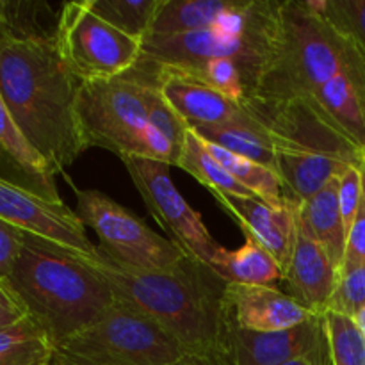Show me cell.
I'll list each match as a JSON object with an SVG mask.
<instances>
[{
    "label": "cell",
    "mask_w": 365,
    "mask_h": 365,
    "mask_svg": "<svg viewBox=\"0 0 365 365\" xmlns=\"http://www.w3.org/2000/svg\"><path fill=\"white\" fill-rule=\"evenodd\" d=\"M0 178L48 202H63L56 173L31 145L0 98Z\"/></svg>",
    "instance_id": "cell-17"
},
{
    "label": "cell",
    "mask_w": 365,
    "mask_h": 365,
    "mask_svg": "<svg viewBox=\"0 0 365 365\" xmlns=\"http://www.w3.org/2000/svg\"><path fill=\"white\" fill-rule=\"evenodd\" d=\"M121 160L146 209L171 235V241L189 259L212 267L223 246L209 234L202 216L180 195L170 175L171 166L143 157H123Z\"/></svg>",
    "instance_id": "cell-10"
},
{
    "label": "cell",
    "mask_w": 365,
    "mask_h": 365,
    "mask_svg": "<svg viewBox=\"0 0 365 365\" xmlns=\"http://www.w3.org/2000/svg\"><path fill=\"white\" fill-rule=\"evenodd\" d=\"M248 113V110H246ZM198 138L203 141L212 143L234 155L245 157L257 164L269 168L274 171V148L267 135L266 128L248 114V118L232 123L214 125V127L195 128Z\"/></svg>",
    "instance_id": "cell-20"
},
{
    "label": "cell",
    "mask_w": 365,
    "mask_h": 365,
    "mask_svg": "<svg viewBox=\"0 0 365 365\" xmlns=\"http://www.w3.org/2000/svg\"><path fill=\"white\" fill-rule=\"evenodd\" d=\"M298 228L319 242L341 271L346 253V230L339 209V178L296 205Z\"/></svg>",
    "instance_id": "cell-18"
},
{
    "label": "cell",
    "mask_w": 365,
    "mask_h": 365,
    "mask_svg": "<svg viewBox=\"0 0 365 365\" xmlns=\"http://www.w3.org/2000/svg\"><path fill=\"white\" fill-rule=\"evenodd\" d=\"M225 307L232 327L246 331H280L314 316L287 292L266 285L228 284Z\"/></svg>",
    "instance_id": "cell-15"
},
{
    "label": "cell",
    "mask_w": 365,
    "mask_h": 365,
    "mask_svg": "<svg viewBox=\"0 0 365 365\" xmlns=\"http://www.w3.org/2000/svg\"><path fill=\"white\" fill-rule=\"evenodd\" d=\"M43 4L36 2H13V0H0V52L4 46L14 39L41 38L53 36L43 31L38 24V13Z\"/></svg>",
    "instance_id": "cell-27"
},
{
    "label": "cell",
    "mask_w": 365,
    "mask_h": 365,
    "mask_svg": "<svg viewBox=\"0 0 365 365\" xmlns=\"http://www.w3.org/2000/svg\"><path fill=\"white\" fill-rule=\"evenodd\" d=\"M53 39L61 59L81 82L120 77L141 59V41L96 16L86 0L63 4Z\"/></svg>",
    "instance_id": "cell-8"
},
{
    "label": "cell",
    "mask_w": 365,
    "mask_h": 365,
    "mask_svg": "<svg viewBox=\"0 0 365 365\" xmlns=\"http://www.w3.org/2000/svg\"><path fill=\"white\" fill-rule=\"evenodd\" d=\"M185 73L200 78L207 86H210L217 93L225 95L227 98L234 100V102H242L246 98V89L245 82H242L241 70H239V66L232 59H225V57L210 59L205 64H202L198 70L185 71Z\"/></svg>",
    "instance_id": "cell-29"
},
{
    "label": "cell",
    "mask_w": 365,
    "mask_h": 365,
    "mask_svg": "<svg viewBox=\"0 0 365 365\" xmlns=\"http://www.w3.org/2000/svg\"><path fill=\"white\" fill-rule=\"evenodd\" d=\"M365 305V264L353 267L339 277L337 289L330 302L334 312L355 317Z\"/></svg>",
    "instance_id": "cell-31"
},
{
    "label": "cell",
    "mask_w": 365,
    "mask_h": 365,
    "mask_svg": "<svg viewBox=\"0 0 365 365\" xmlns=\"http://www.w3.org/2000/svg\"><path fill=\"white\" fill-rule=\"evenodd\" d=\"M148 123L153 128L166 135L178 150L184 152L185 138L189 134V127L182 121V118L168 106L166 100L157 89L155 82L152 84L148 91Z\"/></svg>",
    "instance_id": "cell-30"
},
{
    "label": "cell",
    "mask_w": 365,
    "mask_h": 365,
    "mask_svg": "<svg viewBox=\"0 0 365 365\" xmlns=\"http://www.w3.org/2000/svg\"><path fill=\"white\" fill-rule=\"evenodd\" d=\"M0 220L78 255H93L96 252L75 210L63 202L39 198L4 178H0Z\"/></svg>",
    "instance_id": "cell-11"
},
{
    "label": "cell",
    "mask_w": 365,
    "mask_h": 365,
    "mask_svg": "<svg viewBox=\"0 0 365 365\" xmlns=\"http://www.w3.org/2000/svg\"><path fill=\"white\" fill-rule=\"evenodd\" d=\"M182 359L173 337L118 299L106 316L53 346L50 365H170Z\"/></svg>",
    "instance_id": "cell-7"
},
{
    "label": "cell",
    "mask_w": 365,
    "mask_h": 365,
    "mask_svg": "<svg viewBox=\"0 0 365 365\" xmlns=\"http://www.w3.org/2000/svg\"><path fill=\"white\" fill-rule=\"evenodd\" d=\"M25 232L0 220V278L9 277L14 262L24 246Z\"/></svg>",
    "instance_id": "cell-34"
},
{
    "label": "cell",
    "mask_w": 365,
    "mask_h": 365,
    "mask_svg": "<svg viewBox=\"0 0 365 365\" xmlns=\"http://www.w3.org/2000/svg\"><path fill=\"white\" fill-rule=\"evenodd\" d=\"M364 168H365V155H364Z\"/></svg>",
    "instance_id": "cell-39"
},
{
    "label": "cell",
    "mask_w": 365,
    "mask_h": 365,
    "mask_svg": "<svg viewBox=\"0 0 365 365\" xmlns=\"http://www.w3.org/2000/svg\"><path fill=\"white\" fill-rule=\"evenodd\" d=\"M48 365H50V364H48Z\"/></svg>",
    "instance_id": "cell-40"
},
{
    "label": "cell",
    "mask_w": 365,
    "mask_h": 365,
    "mask_svg": "<svg viewBox=\"0 0 365 365\" xmlns=\"http://www.w3.org/2000/svg\"><path fill=\"white\" fill-rule=\"evenodd\" d=\"M212 269L228 284L239 285L274 287L284 278L280 264L252 239H246L245 246L239 250H221Z\"/></svg>",
    "instance_id": "cell-21"
},
{
    "label": "cell",
    "mask_w": 365,
    "mask_h": 365,
    "mask_svg": "<svg viewBox=\"0 0 365 365\" xmlns=\"http://www.w3.org/2000/svg\"><path fill=\"white\" fill-rule=\"evenodd\" d=\"M163 0H86L89 9L123 34L143 41Z\"/></svg>",
    "instance_id": "cell-25"
},
{
    "label": "cell",
    "mask_w": 365,
    "mask_h": 365,
    "mask_svg": "<svg viewBox=\"0 0 365 365\" xmlns=\"http://www.w3.org/2000/svg\"><path fill=\"white\" fill-rule=\"evenodd\" d=\"M27 316V310L16 292L11 289L6 278H0V328L11 327Z\"/></svg>",
    "instance_id": "cell-35"
},
{
    "label": "cell",
    "mask_w": 365,
    "mask_h": 365,
    "mask_svg": "<svg viewBox=\"0 0 365 365\" xmlns=\"http://www.w3.org/2000/svg\"><path fill=\"white\" fill-rule=\"evenodd\" d=\"M241 0H163L150 34H182L214 29Z\"/></svg>",
    "instance_id": "cell-19"
},
{
    "label": "cell",
    "mask_w": 365,
    "mask_h": 365,
    "mask_svg": "<svg viewBox=\"0 0 365 365\" xmlns=\"http://www.w3.org/2000/svg\"><path fill=\"white\" fill-rule=\"evenodd\" d=\"M285 365H331L330 348L323 349V351L312 353V355H307L303 356V359L294 360V362H289Z\"/></svg>",
    "instance_id": "cell-36"
},
{
    "label": "cell",
    "mask_w": 365,
    "mask_h": 365,
    "mask_svg": "<svg viewBox=\"0 0 365 365\" xmlns=\"http://www.w3.org/2000/svg\"><path fill=\"white\" fill-rule=\"evenodd\" d=\"M145 64L152 68L155 86L163 98L182 118L189 130L232 123L248 118V113L241 102L227 98L200 78L173 68Z\"/></svg>",
    "instance_id": "cell-13"
},
{
    "label": "cell",
    "mask_w": 365,
    "mask_h": 365,
    "mask_svg": "<svg viewBox=\"0 0 365 365\" xmlns=\"http://www.w3.org/2000/svg\"><path fill=\"white\" fill-rule=\"evenodd\" d=\"M178 168L195 177L202 185H205L214 198H227V196H234V198H257L250 189L239 184L216 159L209 153L205 148V143L202 138L189 130L187 138H185L184 152H182L180 164Z\"/></svg>",
    "instance_id": "cell-22"
},
{
    "label": "cell",
    "mask_w": 365,
    "mask_h": 365,
    "mask_svg": "<svg viewBox=\"0 0 365 365\" xmlns=\"http://www.w3.org/2000/svg\"><path fill=\"white\" fill-rule=\"evenodd\" d=\"M205 143V148L209 150L210 155L235 178L241 185L253 192L257 198L262 202L269 203L273 207H284V189H282L280 178L277 177L273 170L257 164L253 160L245 159V157L234 155V153L227 152V150L220 148V146L212 145V143Z\"/></svg>",
    "instance_id": "cell-24"
},
{
    "label": "cell",
    "mask_w": 365,
    "mask_h": 365,
    "mask_svg": "<svg viewBox=\"0 0 365 365\" xmlns=\"http://www.w3.org/2000/svg\"><path fill=\"white\" fill-rule=\"evenodd\" d=\"M216 202L237 221L246 239H252L266 250L285 271L299 234L294 203L287 202L284 207H273L260 198L234 196L216 198Z\"/></svg>",
    "instance_id": "cell-14"
},
{
    "label": "cell",
    "mask_w": 365,
    "mask_h": 365,
    "mask_svg": "<svg viewBox=\"0 0 365 365\" xmlns=\"http://www.w3.org/2000/svg\"><path fill=\"white\" fill-rule=\"evenodd\" d=\"M78 86L53 36L14 39L0 52V98L56 175L86 150L75 114Z\"/></svg>",
    "instance_id": "cell-2"
},
{
    "label": "cell",
    "mask_w": 365,
    "mask_h": 365,
    "mask_svg": "<svg viewBox=\"0 0 365 365\" xmlns=\"http://www.w3.org/2000/svg\"><path fill=\"white\" fill-rule=\"evenodd\" d=\"M6 280L52 346L98 321L118 302L78 253L27 232Z\"/></svg>",
    "instance_id": "cell-3"
},
{
    "label": "cell",
    "mask_w": 365,
    "mask_h": 365,
    "mask_svg": "<svg viewBox=\"0 0 365 365\" xmlns=\"http://www.w3.org/2000/svg\"><path fill=\"white\" fill-rule=\"evenodd\" d=\"M81 259L109 284L116 298L159 324L192 365H217L230 321L223 280L210 266L185 257L168 271H139L116 262L100 246Z\"/></svg>",
    "instance_id": "cell-1"
},
{
    "label": "cell",
    "mask_w": 365,
    "mask_h": 365,
    "mask_svg": "<svg viewBox=\"0 0 365 365\" xmlns=\"http://www.w3.org/2000/svg\"><path fill=\"white\" fill-rule=\"evenodd\" d=\"M362 59L355 41L309 0H285L278 6L271 46L246 98L264 103L309 100Z\"/></svg>",
    "instance_id": "cell-4"
},
{
    "label": "cell",
    "mask_w": 365,
    "mask_h": 365,
    "mask_svg": "<svg viewBox=\"0 0 365 365\" xmlns=\"http://www.w3.org/2000/svg\"><path fill=\"white\" fill-rule=\"evenodd\" d=\"M324 328L331 365H365V335L353 317L328 310Z\"/></svg>",
    "instance_id": "cell-26"
},
{
    "label": "cell",
    "mask_w": 365,
    "mask_h": 365,
    "mask_svg": "<svg viewBox=\"0 0 365 365\" xmlns=\"http://www.w3.org/2000/svg\"><path fill=\"white\" fill-rule=\"evenodd\" d=\"M328 349L323 316L280 331H246L232 327L217 365H285Z\"/></svg>",
    "instance_id": "cell-12"
},
{
    "label": "cell",
    "mask_w": 365,
    "mask_h": 365,
    "mask_svg": "<svg viewBox=\"0 0 365 365\" xmlns=\"http://www.w3.org/2000/svg\"><path fill=\"white\" fill-rule=\"evenodd\" d=\"M310 6L349 36L365 59V0H309Z\"/></svg>",
    "instance_id": "cell-28"
},
{
    "label": "cell",
    "mask_w": 365,
    "mask_h": 365,
    "mask_svg": "<svg viewBox=\"0 0 365 365\" xmlns=\"http://www.w3.org/2000/svg\"><path fill=\"white\" fill-rule=\"evenodd\" d=\"M152 68L139 61L128 73L81 82L75 102L84 148H103L123 157L148 153V91Z\"/></svg>",
    "instance_id": "cell-6"
},
{
    "label": "cell",
    "mask_w": 365,
    "mask_h": 365,
    "mask_svg": "<svg viewBox=\"0 0 365 365\" xmlns=\"http://www.w3.org/2000/svg\"><path fill=\"white\" fill-rule=\"evenodd\" d=\"M364 192V163L351 166L339 178V209H341L342 223H344L346 239L353 227Z\"/></svg>",
    "instance_id": "cell-32"
},
{
    "label": "cell",
    "mask_w": 365,
    "mask_h": 365,
    "mask_svg": "<svg viewBox=\"0 0 365 365\" xmlns=\"http://www.w3.org/2000/svg\"><path fill=\"white\" fill-rule=\"evenodd\" d=\"M365 264V168H364V192H362V203H360L359 214H356L353 227L349 230L348 239H346V253L344 260H342L341 271L339 277L346 271L353 269V267Z\"/></svg>",
    "instance_id": "cell-33"
},
{
    "label": "cell",
    "mask_w": 365,
    "mask_h": 365,
    "mask_svg": "<svg viewBox=\"0 0 365 365\" xmlns=\"http://www.w3.org/2000/svg\"><path fill=\"white\" fill-rule=\"evenodd\" d=\"M170 365H191V362H189V359H187V356H185V359L178 360V362H175V364H170Z\"/></svg>",
    "instance_id": "cell-38"
},
{
    "label": "cell",
    "mask_w": 365,
    "mask_h": 365,
    "mask_svg": "<svg viewBox=\"0 0 365 365\" xmlns=\"http://www.w3.org/2000/svg\"><path fill=\"white\" fill-rule=\"evenodd\" d=\"M53 346L31 316L0 328V365H48Z\"/></svg>",
    "instance_id": "cell-23"
},
{
    "label": "cell",
    "mask_w": 365,
    "mask_h": 365,
    "mask_svg": "<svg viewBox=\"0 0 365 365\" xmlns=\"http://www.w3.org/2000/svg\"><path fill=\"white\" fill-rule=\"evenodd\" d=\"M353 319L356 321V324H359V328H360V330H362V334L365 335V305L362 307V309H360V312L356 314V316L353 317Z\"/></svg>",
    "instance_id": "cell-37"
},
{
    "label": "cell",
    "mask_w": 365,
    "mask_h": 365,
    "mask_svg": "<svg viewBox=\"0 0 365 365\" xmlns=\"http://www.w3.org/2000/svg\"><path fill=\"white\" fill-rule=\"evenodd\" d=\"M77 216L98 235L100 248L116 262L139 271H168L185 259L171 239L155 234L130 210L98 189H77Z\"/></svg>",
    "instance_id": "cell-9"
},
{
    "label": "cell",
    "mask_w": 365,
    "mask_h": 365,
    "mask_svg": "<svg viewBox=\"0 0 365 365\" xmlns=\"http://www.w3.org/2000/svg\"><path fill=\"white\" fill-rule=\"evenodd\" d=\"M287 294L314 316H323L339 284V267L327 250L299 230L284 278Z\"/></svg>",
    "instance_id": "cell-16"
},
{
    "label": "cell",
    "mask_w": 365,
    "mask_h": 365,
    "mask_svg": "<svg viewBox=\"0 0 365 365\" xmlns=\"http://www.w3.org/2000/svg\"><path fill=\"white\" fill-rule=\"evenodd\" d=\"M241 103L273 143L274 173L285 202L298 205L364 163L362 150L307 100L264 103L245 98Z\"/></svg>",
    "instance_id": "cell-5"
}]
</instances>
